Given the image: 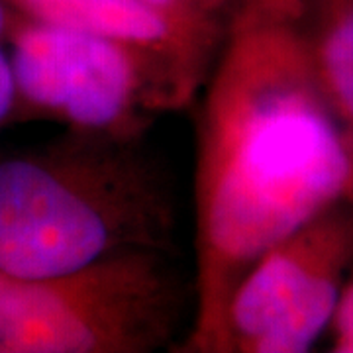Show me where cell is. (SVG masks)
<instances>
[{
  "label": "cell",
  "mask_w": 353,
  "mask_h": 353,
  "mask_svg": "<svg viewBox=\"0 0 353 353\" xmlns=\"http://www.w3.org/2000/svg\"><path fill=\"white\" fill-rule=\"evenodd\" d=\"M301 2L241 0L201 88L196 310L181 352H222L228 304L252 265L347 202L352 167L312 75Z\"/></svg>",
  "instance_id": "obj_1"
},
{
  "label": "cell",
  "mask_w": 353,
  "mask_h": 353,
  "mask_svg": "<svg viewBox=\"0 0 353 353\" xmlns=\"http://www.w3.org/2000/svg\"><path fill=\"white\" fill-rule=\"evenodd\" d=\"M175 194L141 139L67 132L0 159V273L48 279L116 253L165 250Z\"/></svg>",
  "instance_id": "obj_2"
},
{
  "label": "cell",
  "mask_w": 353,
  "mask_h": 353,
  "mask_svg": "<svg viewBox=\"0 0 353 353\" xmlns=\"http://www.w3.org/2000/svg\"><path fill=\"white\" fill-rule=\"evenodd\" d=\"M189 287L165 250L48 279L0 273V353H152L183 332Z\"/></svg>",
  "instance_id": "obj_3"
},
{
  "label": "cell",
  "mask_w": 353,
  "mask_h": 353,
  "mask_svg": "<svg viewBox=\"0 0 353 353\" xmlns=\"http://www.w3.org/2000/svg\"><path fill=\"white\" fill-rule=\"evenodd\" d=\"M14 120L39 118L71 134L141 139L157 118L199 97L175 67L145 51L16 12L8 30Z\"/></svg>",
  "instance_id": "obj_4"
},
{
  "label": "cell",
  "mask_w": 353,
  "mask_h": 353,
  "mask_svg": "<svg viewBox=\"0 0 353 353\" xmlns=\"http://www.w3.org/2000/svg\"><path fill=\"white\" fill-rule=\"evenodd\" d=\"M353 263V206L312 218L252 265L226 310L220 353H304L330 328Z\"/></svg>",
  "instance_id": "obj_5"
},
{
  "label": "cell",
  "mask_w": 353,
  "mask_h": 353,
  "mask_svg": "<svg viewBox=\"0 0 353 353\" xmlns=\"http://www.w3.org/2000/svg\"><path fill=\"white\" fill-rule=\"evenodd\" d=\"M28 18L112 39L175 67L202 88L226 36L228 24H192L143 0H8Z\"/></svg>",
  "instance_id": "obj_6"
},
{
  "label": "cell",
  "mask_w": 353,
  "mask_h": 353,
  "mask_svg": "<svg viewBox=\"0 0 353 353\" xmlns=\"http://www.w3.org/2000/svg\"><path fill=\"white\" fill-rule=\"evenodd\" d=\"M299 28L318 90L350 159L347 202L353 206V0H303Z\"/></svg>",
  "instance_id": "obj_7"
},
{
  "label": "cell",
  "mask_w": 353,
  "mask_h": 353,
  "mask_svg": "<svg viewBox=\"0 0 353 353\" xmlns=\"http://www.w3.org/2000/svg\"><path fill=\"white\" fill-rule=\"evenodd\" d=\"M328 330H332V352L353 353V279L343 283Z\"/></svg>",
  "instance_id": "obj_8"
},
{
  "label": "cell",
  "mask_w": 353,
  "mask_h": 353,
  "mask_svg": "<svg viewBox=\"0 0 353 353\" xmlns=\"http://www.w3.org/2000/svg\"><path fill=\"white\" fill-rule=\"evenodd\" d=\"M143 2L173 18L192 24H228L224 18L202 8L199 0H143Z\"/></svg>",
  "instance_id": "obj_9"
},
{
  "label": "cell",
  "mask_w": 353,
  "mask_h": 353,
  "mask_svg": "<svg viewBox=\"0 0 353 353\" xmlns=\"http://www.w3.org/2000/svg\"><path fill=\"white\" fill-rule=\"evenodd\" d=\"M14 108H16V88L10 67V57L2 50L0 43V130L12 124Z\"/></svg>",
  "instance_id": "obj_10"
},
{
  "label": "cell",
  "mask_w": 353,
  "mask_h": 353,
  "mask_svg": "<svg viewBox=\"0 0 353 353\" xmlns=\"http://www.w3.org/2000/svg\"><path fill=\"white\" fill-rule=\"evenodd\" d=\"M241 0H199V4H201L202 8H206L208 12L216 14V16H220V18H224V20H230V16L232 12L238 8V4H240Z\"/></svg>",
  "instance_id": "obj_11"
},
{
  "label": "cell",
  "mask_w": 353,
  "mask_h": 353,
  "mask_svg": "<svg viewBox=\"0 0 353 353\" xmlns=\"http://www.w3.org/2000/svg\"><path fill=\"white\" fill-rule=\"evenodd\" d=\"M14 16H16V10L12 8V4L8 0H0V43L6 41L8 30L14 22Z\"/></svg>",
  "instance_id": "obj_12"
},
{
  "label": "cell",
  "mask_w": 353,
  "mask_h": 353,
  "mask_svg": "<svg viewBox=\"0 0 353 353\" xmlns=\"http://www.w3.org/2000/svg\"><path fill=\"white\" fill-rule=\"evenodd\" d=\"M238 6H240V4H238Z\"/></svg>",
  "instance_id": "obj_13"
}]
</instances>
